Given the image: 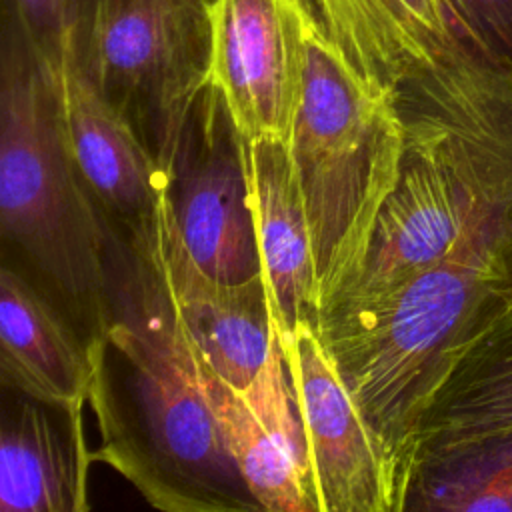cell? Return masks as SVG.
Instances as JSON below:
<instances>
[{
	"instance_id": "obj_1",
	"label": "cell",
	"mask_w": 512,
	"mask_h": 512,
	"mask_svg": "<svg viewBox=\"0 0 512 512\" xmlns=\"http://www.w3.org/2000/svg\"><path fill=\"white\" fill-rule=\"evenodd\" d=\"M118 230H110L108 320L90 338L94 460L164 512L262 510L220 436L198 358L140 234Z\"/></svg>"
},
{
	"instance_id": "obj_2",
	"label": "cell",
	"mask_w": 512,
	"mask_h": 512,
	"mask_svg": "<svg viewBox=\"0 0 512 512\" xmlns=\"http://www.w3.org/2000/svg\"><path fill=\"white\" fill-rule=\"evenodd\" d=\"M510 310L512 232H488L382 300L316 316L318 334L374 432L400 512L428 408L464 352Z\"/></svg>"
},
{
	"instance_id": "obj_3",
	"label": "cell",
	"mask_w": 512,
	"mask_h": 512,
	"mask_svg": "<svg viewBox=\"0 0 512 512\" xmlns=\"http://www.w3.org/2000/svg\"><path fill=\"white\" fill-rule=\"evenodd\" d=\"M2 238L76 322L110 310V228L74 162L52 60L6 6L0 52Z\"/></svg>"
},
{
	"instance_id": "obj_4",
	"label": "cell",
	"mask_w": 512,
	"mask_h": 512,
	"mask_svg": "<svg viewBox=\"0 0 512 512\" xmlns=\"http://www.w3.org/2000/svg\"><path fill=\"white\" fill-rule=\"evenodd\" d=\"M300 38L302 88L288 148L310 222L322 312L364 268L378 214L402 174L406 134L396 90L352 66L308 0H300Z\"/></svg>"
},
{
	"instance_id": "obj_5",
	"label": "cell",
	"mask_w": 512,
	"mask_h": 512,
	"mask_svg": "<svg viewBox=\"0 0 512 512\" xmlns=\"http://www.w3.org/2000/svg\"><path fill=\"white\" fill-rule=\"evenodd\" d=\"M74 48L164 166L208 84V0H96Z\"/></svg>"
},
{
	"instance_id": "obj_6",
	"label": "cell",
	"mask_w": 512,
	"mask_h": 512,
	"mask_svg": "<svg viewBox=\"0 0 512 512\" xmlns=\"http://www.w3.org/2000/svg\"><path fill=\"white\" fill-rule=\"evenodd\" d=\"M164 168L174 224L190 258L222 282L262 278L248 140L210 84L194 102Z\"/></svg>"
},
{
	"instance_id": "obj_7",
	"label": "cell",
	"mask_w": 512,
	"mask_h": 512,
	"mask_svg": "<svg viewBox=\"0 0 512 512\" xmlns=\"http://www.w3.org/2000/svg\"><path fill=\"white\" fill-rule=\"evenodd\" d=\"M278 340L306 436L318 512H400L374 432L314 318Z\"/></svg>"
},
{
	"instance_id": "obj_8",
	"label": "cell",
	"mask_w": 512,
	"mask_h": 512,
	"mask_svg": "<svg viewBox=\"0 0 512 512\" xmlns=\"http://www.w3.org/2000/svg\"><path fill=\"white\" fill-rule=\"evenodd\" d=\"M124 228L140 234L198 362L248 386L278 342L264 278L232 284L206 274L180 242L168 188L150 218Z\"/></svg>"
},
{
	"instance_id": "obj_9",
	"label": "cell",
	"mask_w": 512,
	"mask_h": 512,
	"mask_svg": "<svg viewBox=\"0 0 512 512\" xmlns=\"http://www.w3.org/2000/svg\"><path fill=\"white\" fill-rule=\"evenodd\" d=\"M208 84L246 140H288L302 88L300 0H208Z\"/></svg>"
},
{
	"instance_id": "obj_10",
	"label": "cell",
	"mask_w": 512,
	"mask_h": 512,
	"mask_svg": "<svg viewBox=\"0 0 512 512\" xmlns=\"http://www.w3.org/2000/svg\"><path fill=\"white\" fill-rule=\"evenodd\" d=\"M200 374L220 436L260 508L318 512L306 436L280 340L244 388H236L202 364Z\"/></svg>"
},
{
	"instance_id": "obj_11",
	"label": "cell",
	"mask_w": 512,
	"mask_h": 512,
	"mask_svg": "<svg viewBox=\"0 0 512 512\" xmlns=\"http://www.w3.org/2000/svg\"><path fill=\"white\" fill-rule=\"evenodd\" d=\"M48 58L74 162L100 212L118 226L150 218L168 188V172L84 70L74 40Z\"/></svg>"
},
{
	"instance_id": "obj_12",
	"label": "cell",
	"mask_w": 512,
	"mask_h": 512,
	"mask_svg": "<svg viewBox=\"0 0 512 512\" xmlns=\"http://www.w3.org/2000/svg\"><path fill=\"white\" fill-rule=\"evenodd\" d=\"M0 380L6 390L84 414L92 384L90 338L20 270H0Z\"/></svg>"
},
{
	"instance_id": "obj_13",
	"label": "cell",
	"mask_w": 512,
	"mask_h": 512,
	"mask_svg": "<svg viewBox=\"0 0 512 512\" xmlns=\"http://www.w3.org/2000/svg\"><path fill=\"white\" fill-rule=\"evenodd\" d=\"M248 174L262 278L284 334L320 312L310 222L288 140H248Z\"/></svg>"
},
{
	"instance_id": "obj_14",
	"label": "cell",
	"mask_w": 512,
	"mask_h": 512,
	"mask_svg": "<svg viewBox=\"0 0 512 512\" xmlns=\"http://www.w3.org/2000/svg\"><path fill=\"white\" fill-rule=\"evenodd\" d=\"M14 394L0 424V512H88L84 414Z\"/></svg>"
},
{
	"instance_id": "obj_15",
	"label": "cell",
	"mask_w": 512,
	"mask_h": 512,
	"mask_svg": "<svg viewBox=\"0 0 512 512\" xmlns=\"http://www.w3.org/2000/svg\"><path fill=\"white\" fill-rule=\"evenodd\" d=\"M308 2L352 66L392 90L462 28L450 0Z\"/></svg>"
},
{
	"instance_id": "obj_16",
	"label": "cell",
	"mask_w": 512,
	"mask_h": 512,
	"mask_svg": "<svg viewBox=\"0 0 512 512\" xmlns=\"http://www.w3.org/2000/svg\"><path fill=\"white\" fill-rule=\"evenodd\" d=\"M404 510L512 512V424L424 446Z\"/></svg>"
},
{
	"instance_id": "obj_17",
	"label": "cell",
	"mask_w": 512,
	"mask_h": 512,
	"mask_svg": "<svg viewBox=\"0 0 512 512\" xmlns=\"http://www.w3.org/2000/svg\"><path fill=\"white\" fill-rule=\"evenodd\" d=\"M506 424H512V310L454 366L424 416L418 452Z\"/></svg>"
},
{
	"instance_id": "obj_18",
	"label": "cell",
	"mask_w": 512,
	"mask_h": 512,
	"mask_svg": "<svg viewBox=\"0 0 512 512\" xmlns=\"http://www.w3.org/2000/svg\"><path fill=\"white\" fill-rule=\"evenodd\" d=\"M6 6L46 56L74 40V0H6Z\"/></svg>"
},
{
	"instance_id": "obj_19",
	"label": "cell",
	"mask_w": 512,
	"mask_h": 512,
	"mask_svg": "<svg viewBox=\"0 0 512 512\" xmlns=\"http://www.w3.org/2000/svg\"><path fill=\"white\" fill-rule=\"evenodd\" d=\"M462 30L494 56L512 62V0H450Z\"/></svg>"
},
{
	"instance_id": "obj_20",
	"label": "cell",
	"mask_w": 512,
	"mask_h": 512,
	"mask_svg": "<svg viewBox=\"0 0 512 512\" xmlns=\"http://www.w3.org/2000/svg\"><path fill=\"white\" fill-rule=\"evenodd\" d=\"M94 2H96V0H74V6H72V8H74V38H76L78 28H80L82 22L86 20L90 8L94 6Z\"/></svg>"
}]
</instances>
